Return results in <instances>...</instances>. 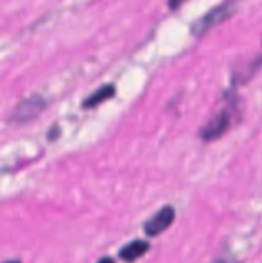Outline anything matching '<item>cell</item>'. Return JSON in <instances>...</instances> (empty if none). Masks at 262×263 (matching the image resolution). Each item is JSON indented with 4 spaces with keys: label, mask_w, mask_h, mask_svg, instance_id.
Listing matches in <instances>:
<instances>
[{
    "label": "cell",
    "mask_w": 262,
    "mask_h": 263,
    "mask_svg": "<svg viewBox=\"0 0 262 263\" xmlns=\"http://www.w3.org/2000/svg\"><path fill=\"white\" fill-rule=\"evenodd\" d=\"M230 125V117L226 112H221L220 115L216 116L202 131V136L205 140H213L217 139L218 136L222 135L226 131V128Z\"/></svg>",
    "instance_id": "277c9868"
},
{
    "label": "cell",
    "mask_w": 262,
    "mask_h": 263,
    "mask_svg": "<svg viewBox=\"0 0 262 263\" xmlns=\"http://www.w3.org/2000/svg\"><path fill=\"white\" fill-rule=\"evenodd\" d=\"M44 107H45V102H44L43 98L32 95L17 105V108L13 112V118L15 121H20V122L32 120L33 117L40 115Z\"/></svg>",
    "instance_id": "3957f363"
},
{
    "label": "cell",
    "mask_w": 262,
    "mask_h": 263,
    "mask_svg": "<svg viewBox=\"0 0 262 263\" xmlns=\"http://www.w3.org/2000/svg\"><path fill=\"white\" fill-rule=\"evenodd\" d=\"M151 246L144 240H134L126 244L120 251V257L126 262H134L149 251Z\"/></svg>",
    "instance_id": "5b68a950"
},
{
    "label": "cell",
    "mask_w": 262,
    "mask_h": 263,
    "mask_svg": "<svg viewBox=\"0 0 262 263\" xmlns=\"http://www.w3.org/2000/svg\"><path fill=\"white\" fill-rule=\"evenodd\" d=\"M98 263H115V261H113V259H110V258H103V259H100V261Z\"/></svg>",
    "instance_id": "52a82bcc"
},
{
    "label": "cell",
    "mask_w": 262,
    "mask_h": 263,
    "mask_svg": "<svg viewBox=\"0 0 262 263\" xmlns=\"http://www.w3.org/2000/svg\"><path fill=\"white\" fill-rule=\"evenodd\" d=\"M234 12V4L233 3H226V4H221L218 7L211 9L204 17L200 18L197 23L192 27V32L195 35H202V33L207 32L210 28L215 27L220 22L229 17L231 13Z\"/></svg>",
    "instance_id": "6da1fadb"
},
{
    "label": "cell",
    "mask_w": 262,
    "mask_h": 263,
    "mask_svg": "<svg viewBox=\"0 0 262 263\" xmlns=\"http://www.w3.org/2000/svg\"><path fill=\"white\" fill-rule=\"evenodd\" d=\"M175 220V210L170 205H166L159 210L153 217L149 218L144 225V231L149 236H157L170 228Z\"/></svg>",
    "instance_id": "7a4b0ae2"
},
{
    "label": "cell",
    "mask_w": 262,
    "mask_h": 263,
    "mask_svg": "<svg viewBox=\"0 0 262 263\" xmlns=\"http://www.w3.org/2000/svg\"><path fill=\"white\" fill-rule=\"evenodd\" d=\"M115 91H116V89L113 85H110V84L104 85V86H102V87H99L98 90H95L91 95H89V97L84 100V103H82V107L84 108L95 107V105L100 104V103H103L104 100L112 98L113 95H115Z\"/></svg>",
    "instance_id": "8992f818"
},
{
    "label": "cell",
    "mask_w": 262,
    "mask_h": 263,
    "mask_svg": "<svg viewBox=\"0 0 262 263\" xmlns=\"http://www.w3.org/2000/svg\"><path fill=\"white\" fill-rule=\"evenodd\" d=\"M7 263H20V262H17V261H10V262H7Z\"/></svg>",
    "instance_id": "ba28073f"
}]
</instances>
